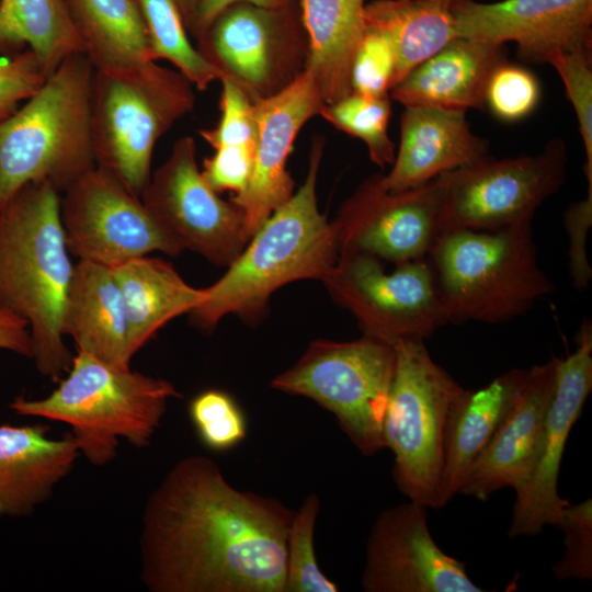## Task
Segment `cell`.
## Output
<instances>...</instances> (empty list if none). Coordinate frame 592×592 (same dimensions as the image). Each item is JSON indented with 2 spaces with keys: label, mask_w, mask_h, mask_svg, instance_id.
Segmentation results:
<instances>
[{
  "label": "cell",
  "mask_w": 592,
  "mask_h": 592,
  "mask_svg": "<svg viewBox=\"0 0 592 592\" xmlns=\"http://www.w3.org/2000/svg\"><path fill=\"white\" fill-rule=\"evenodd\" d=\"M293 513L232 487L213 459L185 456L144 505L140 581L151 592H285Z\"/></svg>",
  "instance_id": "obj_1"
},
{
  "label": "cell",
  "mask_w": 592,
  "mask_h": 592,
  "mask_svg": "<svg viewBox=\"0 0 592 592\" xmlns=\"http://www.w3.org/2000/svg\"><path fill=\"white\" fill-rule=\"evenodd\" d=\"M574 351L557 357L553 394L531 470L516 494L509 537L536 536L555 526L568 503L558 494L561 459L570 431L592 390V323L584 320Z\"/></svg>",
  "instance_id": "obj_15"
},
{
  "label": "cell",
  "mask_w": 592,
  "mask_h": 592,
  "mask_svg": "<svg viewBox=\"0 0 592 592\" xmlns=\"http://www.w3.org/2000/svg\"><path fill=\"white\" fill-rule=\"evenodd\" d=\"M180 397L167 379L77 350L70 368L47 397L21 395L9 407L19 415L68 424L80 455L93 466H105L116 457L119 439L136 448L149 446L169 400Z\"/></svg>",
  "instance_id": "obj_4"
},
{
  "label": "cell",
  "mask_w": 592,
  "mask_h": 592,
  "mask_svg": "<svg viewBox=\"0 0 592 592\" xmlns=\"http://www.w3.org/2000/svg\"><path fill=\"white\" fill-rule=\"evenodd\" d=\"M255 145L223 146L203 161L202 175L217 193H241L251 177Z\"/></svg>",
  "instance_id": "obj_41"
},
{
  "label": "cell",
  "mask_w": 592,
  "mask_h": 592,
  "mask_svg": "<svg viewBox=\"0 0 592 592\" xmlns=\"http://www.w3.org/2000/svg\"><path fill=\"white\" fill-rule=\"evenodd\" d=\"M566 162L563 141L554 139L537 155L501 160L489 155L439 175V237L531 225L538 207L563 184Z\"/></svg>",
  "instance_id": "obj_10"
},
{
  "label": "cell",
  "mask_w": 592,
  "mask_h": 592,
  "mask_svg": "<svg viewBox=\"0 0 592 592\" xmlns=\"http://www.w3.org/2000/svg\"><path fill=\"white\" fill-rule=\"evenodd\" d=\"M527 368H512L486 386L464 389L454 402L445 429L440 504L459 493L467 475L512 408Z\"/></svg>",
  "instance_id": "obj_25"
},
{
  "label": "cell",
  "mask_w": 592,
  "mask_h": 592,
  "mask_svg": "<svg viewBox=\"0 0 592 592\" xmlns=\"http://www.w3.org/2000/svg\"><path fill=\"white\" fill-rule=\"evenodd\" d=\"M177 4L184 24L187 29V32L192 33L196 12L200 5L201 0H173Z\"/></svg>",
  "instance_id": "obj_45"
},
{
  "label": "cell",
  "mask_w": 592,
  "mask_h": 592,
  "mask_svg": "<svg viewBox=\"0 0 592 592\" xmlns=\"http://www.w3.org/2000/svg\"><path fill=\"white\" fill-rule=\"evenodd\" d=\"M488 156V143L471 132L464 111L405 106L399 147L382 184L390 192L414 189Z\"/></svg>",
  "instance_id": "obj_20"
},
{
  "label": "cell",
  "mask_w": 592,
  "mask_h": 592,
  "mask_svg": "<svg viewBox=\"0 0 592 592\" xmlns=\"http://www.w3.org/2000/svg\"><path fill=\"white\" fill-rule=\"evenodd\" d=\"M428 258L452 323L510 321L556 289L538 264L531 225L451 231Z\"/></svg>",
  "instance_id": "obj_6"
},
{
  "label": "cell",
  "mask_w": 592,
  "mask_h": 592,
  "mask_svg": "<svg viewBox=\"0 0 592 592\" xmlns=\"http://www.w3.org/2000/svg\"><path fill=\"white\" fill-rule=\"evenodd\" d=\"M197 49L254 103L294 82L308 61L299 8L269 9L238 2L196 37Z\"/></svg>",
  "instance_id": "obj_11"
},
{
  "label": "cell",
  "mask_w": 592,
  "mask_h": 592,
  "mask_svg": "<svg viewBox=\"0 0 592 592\" xmlns=\"http://www.w3.org/2000/svg\"><path fill=\"white\" fill-rule=\"evenodd\" d=\"M94 68L68 57L0 121V208L24 185L45 181L60 194L95 167L91 136Z\"/></svg>",
  "instance_id": "obj_5"
},
{
  "label": "cell",
  "mask_w": 592,
  "mask_h": 592,
  "mask_svg": "<svg viewBox=\"0 0 592 592\" xmlns=\"http://www.w3.org/2000/svg\"><path fill=\"white\" fill-rule=\"evenodd\" d=\"M441 190L436 178L421 186L390 192L382 174L363 181L332 221L339 251L371 254L396 265L428 257L439 238Z\"/></svg>",
  "instance_id": "obj_16"
},
{
  "label": "cell",
  "mask_w": 592,
  "mask_h": 592,
  "mask_svg": "<svg viewBox=\"0 0 592 592\" xmlns=\"http://www.w3.org/2000/svg\"><path fill=\"white\" fill-rule=\"evenodd\" d=\"M48 430L0 424V516L31 515L72 470L80 455L73 437L52 439Z\"/></svg>",
  "instance_id": "obj_22"
},
{
  "label": "cell",
  "mask_w": 592,
  "mask_h": 592,
  "mask_svg": "<svg viewBox=\"0 0 592 592\" xmlns=\"http://www.w3.org/2000/svg\"><path fill=\"white\" fill-rule=\"evenodd\" d=\"M48 73L31 50L0 64V121L20 107L46 81Z\"/></svg>",
  "instance_id": "obj_40"
},
{
  "label": "cell",
  "mask_w": 592,
  "mask_h": 592,
  "mask_svg": "<svg viewBox=\"0 0 592 592\" xmlns=\"http://www.w3.org/2000/svg\"><path fill=\"white\" fill-rule=\"evenodd\" d=\"M331 297L353 314L363 334L395 343L422 339L448 323L433 271L424 259L386 272L379 259L341 250L322 280Z\"/></svg>",
  "instance_id": "obj_12"
},
{
  "label": "cell",
  "mask_w": 592,
  "mask_h": 592,
  "mask_svg": "<svg viewBox=\"0 0 592 592\" xmlns=\"http://www.w3.org/2000/svg\"><path fill=\"white\" fill-rule=\"evenodd\" d=\"M390 98L367 96L351 92L345 98L325 104L320 114L335 128L361 139L371 160L380 168L392 164L395 145L388 135Z\"/></svg>",
  "instance_id": "obj_32"
},
{
  "label": "cell",
  "mask_w": 592,
  "mask_h": 592,
  "mask_svg": "<svg viewBox=\"0 0 592 592\" xmlns=\"http://www.w3.org/2000/svg\"><path fill=\"white\" fill-rule=\"evenodd\" d=\"M454 2L374 0L365 4V27L386 35L394 47V87L457 37L452 11Z\"/></svg>",
  "instance_id": "obj_28"
},
{
  "label": "cell",
  "mask_w": 592,
  "mask_h": 592,
  "mask_svg": "<svg viewBox=\"0 0 592 592\" xmlns=\"http://www.w3.org/2000/svg\"><path fill=\"white\" fill-rule=\"evenodd\" d=\"M121 291L134 356L167 322L190 314L206 298L160 258L138 257L110 267Z\"/></svg>",
  "instance_id": "obj_26"
},
{
  "label": "cell",
  "mask_w": 592,
  "mask_h": 592,
  "mask_svg": "<svg viewBox=\"0 0 592 592\" xmlns=\"http://www.w3.org/2000/svg\"><path fill=\"white\" fill-rule=\"evenodd\" d=\"M0 350L32 357L31 334L26 321L3 309H0Z\"/></svg>",
  "instance_id": "obj_43"
},
{
  "label": "cell",
  "mask_w": 592,
  "mask_h": 592,
  "mask_svg": "<svg viewBox=\"0 0 592 592\" xmlns=\"http://www.w3.org/2000/svg\"><path fill=\"white\" fill-rule=\"evenodd\" d=\"M195 103L193 84L156 62L94 70L91 136L95 166L140 196L151 177L155 146Z\"/></svg>",
  "instance_id": "obj_7"
},
{
  "label": "cell",
  "mask_w": 592,
  "mask_h": 592,
  "mask_svg": "<svg viewBox=\"0 0 592 592\" xmlns=\"http://www.w3.org/2000/svg\"><path fill=\"white\" fill-rule=\"evenodd\" d=\"M61 332L76 341L77 350L129 368L133 356L121 291L110 267L78 260L66 292Z\"/></svg>",
  "instance_id": "obj_24"
},
{
  "label": "cell",
  "mask_w": 592,
  "mask_h": 592,
  "mask_svg": "<svg viewBox=\"0 0 592 592\" xmlns=\"http://www.w3.org/2000/svg\"><path fill=\"white\" fill-rule=\"evenodd\" d=\"M428 506L409 500L383 510L371 527L361 585L366 592H481L466 566L443 551Z\"/></svg>",
  "instance_id": "obj_17"
},
{
  "label": "cell",
  "mask_w": 592,
  "mask_h": 592,
  "mask_svg": "<svg viewBox=\"0 0 592 592\" xmlns=\"http://www.w3.org/2000/svg\"><path fill=\"white\" fill-rule=\"evenodd\" d=\"M163 234L181 251L228 266L249 241L241 210L218 196L204 180L191 136L179 138L140 194Z\"/></svg>",
  "instance_id": "obj_13"
},
{
  "label": "cell",
  "mask_w": 592,
  "mask_h": 592,
  "mask_svg": "<svg viewBox=\"0 0 592 592\" xmlns=\"http://www.w3.org/2000/svg\"><path fill=\"white\" fill-rule=\"evenodd\" d=\"M565 534V554L553 567L558 580L592 577V500L563 506L555 525Z\"/></svg>",
  "instance_id": "obj_37"
},
{
  "label": "cell",
  "mask_w": 592,
  "mask_h": 592,
  "mask_svg": "<svg viewBox=\"0 0 592 592\" xmlns=\"http://www.w3.org/2000/svg\"><path fill=\"white\" fill-rule=\"evenodd\" d=\"M60 220L68 251L78 260L112 267L151 252H182L140 196L96 166L61 193Z\"/></svg>",
  "instance_id": "obj_14"
},
{
  "label": "cell",
  "mask_w": 592,
  "mask_h": 592,
  "mask_svg": "<svg viewBox=\"0 0 592 592\" xmlns=\"http://www.w3.org/2000/svg\"><path fill=\"white\" fill-rule=\"evenodd\" d=\"M220 82V119L213 128L201 129V137L214 149L223 146L255 145L253 102L230 80L224 78Z\"/></svg>",
  "instance_id": "obj_39"
},
{
  "label": "cell",
  "mask_w": 592,
  "mask_h": 592,
  "mask_svg": "<svg viewBox=\"0 0 592 592\" xmlns=\"http://www.w3.org/2000/svg\"><path fill=\"white\" fill-rule=\"evenodd\" d=\"M146 25L152 61H170L196 89L204 91L219 70L192 45L187 29L173 0H137Z\"/></svg>",
  "instance_id": "obj_31"
},
{
  "label": "cell",
  "mask_w": 592,
  "mask_h": 592,
  "mask_svg": "<svg viewBox=\"0 0 592 592\" xmlns=\"http://www.w3.org/2000/svg\"><path fill=\"white\" fill-rule=\"evenodd\" d=\"M392 345L396 368L383 436L394 455V481L409 500L440 509L446 423L464 388L434 362L422 339Z\"/></svg>",
  "instance_id": "obj_8"
},
{
  "label": "cell",
  "mask_w": 592,
  "mask_h": 592,
  "mask_svg": "<svg viewBox=\"0 0 592 592\" xmlns=\"http://www.w3.org/2000/svg\"><path fill=\"white\" fill-rule=\"evenodd\" d=\"M189 415L200 441L212 451L230 449L247 435L243 412L230 395L219 389L197 394L190 401Z\"/></svg>",
  "instance_id": "obj_34"
},
{
  "label": "cell",
  "mask_w": 592,
  "mask_h": 592,
  "mask_svg": "<svg viewBox=\"0 0 592 592\" xmlns=\"http://www.w3.org/2000/svg\"><path fill=\"white\" fill-rule=\"evenodd\" d=\"M323 147L321 137L312 140L304 183L259 227L226 273L205 288V300L190 312L197 328L212 331L230 314L253 321L276 289L298 280L322 281L334 266L337 230L320 213L316 193Z\"/></svg>",
  "instance_id": "obj_3"
},
{
  "label": "cell",
  "mask_w": 592,
  "mask_h": 592,
  "mask_svg": "<svg viewBox=\"0 0 592 592\" xmlns=\"http://www.w3.org/2000/svg\"><path fill=\"white\" fill-rule=\"evenodd\" d=\"M504 59L503 45L456 37L410 71L390 98L403 106L483 110L488 80Z\"/></svg>",
  "instance_id": "obj_23"
},
{
  "label": "cell",
  "mask_w": 592,
  "mask_h": 592,
  "mask_svg": "<svg viewBox=\"0 0 592 592\" xmlns=\"http://www.w3.org/2000/svg\"><path fill=\"white\" fill-rule=\"evenodd\" d=\"M540 100V84L527 68L501 61L492 71L486 88L485 104L504 122H517L534 112Z\"/></svg>",
  "instance_id": "obj_35"
},
{
  "label": "cell",
  "mask_w": 592,
  "mask_h": 592,
  "mask_svg": "<svg viewBox=\"0 0 592 592\" xmlns=\"http://www.w3.org/2000/svg\"><path fill=\"white\" fill-rule=\"evenodd\" d=\"M238 2L269 9H292L299 8L300 0H201L191 34L196 37L223 10Z\"/></svg>",
  "instance_id": "obj_44"
},
{
  "label": "cell",
  "mask_w": 592,
  "mask_h": 592,
  "mask_svg": "<svg viewBox=\"0 0 592 592\" xmlns=\"http://www.w3.org/2000/svg\"><path fill=\"white\" fill-rule=\"evenodd\" d=\"M557 357L527 368L505 419L473 464L459 493L486 501L496 491L514 490L526 479L553 394Z\"/></svg>",
  "instance_id": "obj_21"
},
{
  "label": "cell",
  "mask_w": 592,
  "mask_h": 592,
  "mask_svg": "<svg viewBox=\"0 0 592 592\" xmlns=\"http://www.w3.org/2000/svg\"><path fill=\"white\" fill-rule=\"evenodd\" d=\"M365 0H300L309 47L306 69L325 104L352 92L351 70L365 33Z\"/></svg>",
  "instance_id": "obj_27"
},
{
  "label": "cell",
  "mask_w": 592,
  "mask_h": 592,
  "mask_svg": "<svg viewBox=\"0 0 592 592\" xmlns=\"http://www.w3.org/2000/svg\"><path fill=\"white\" fill-rule=\"evenodd\" d=\"M320 499L308 494L293 513L286 538L285 592H337L338 585L323 574L315 551V527Z\"/></svg>",
  "instance_id": "obj_33"
},
{
  "label": "cell",
  "mask_w": 592,
  "mask_h": 592,
  "mask_svg": "<svg viewBox=\"0 0 592 592\" xmlns=\"http://www.w3.org/2000/svg\"><path fill=\"white\" fill-rule=\"evenodd\" d=\"M457 37L503 45L521 60L549 62L558 53L592 50V0H455Z\"/></svg>",
  "instance_id": "obj_18"
},
{
  "label": "cell",
  "mask_w": 592,
  "mask_h": 592,
  "mask_svg": "<svg viewBox=\"0 0 592 592\" xmlns=\"http://www.w3.org/2000/svg\"><path fill=\"white\" fill-rule=\"evenodd\" d=\"M396 55L386 35L365 27L351 70L352 92L385 96L394 87Z\"/></svg>",
  "instance_id": "obj_38"
},
{
  "label": "cell",
  "mask_w": 592,
  "mask_h": 592,
  "mask_svg": "<svg viewBox=\"0 0 592 592\" xmlns=\"http://www.w3.org/2000/svg\"><path fill=\"white\" fill-rule=\"evenodd\" d=\"M31 50L48 75L83 46L62 0H0V54Z\"/></svg>",
  "instance_id": "obj_30"
},
{
  "label": "cell",
  "mask_w": 592,
  "mask_h": 592,
  "mask_svg": "<svg viewBox=\"0 0 592 592\" xmlns=\"http://www.w3.org/2000/svg\"><path fill=\"white\" fill-rule=\"evenodd\" d=\"M325 102L306 69L281 92L253 103L257 141L251 177L230 201L241 210L250 238L295 192L287 159L301 127L320 114Z\"/></svg>",
  "instance_id": "obj_19"
},
{
  "label": "cell",
  "mask_w": 592,
  "mask_h": 592,
  "mask_svg": "<svg viewBox=\"0 0 592 592\" xmlns=\"http://www.w3.org/2000/svg\"><path fill=\"white\" fill-rule=\"evenodd\" d=\"M395 368L394 345L379 339L317 340L271 387L317 402L364 456H372L386 448L383 423Z\"/></svg>",
  "instance_id": "obj_9"
},
{
  "label": "cell",
  "mask_w": 592,
  "mask_h": 592,
  "mask_svg": "<svg viewBox=\"0 0 592 592\" xmlns=\"http://www.w3.org/2000/svg\"><path fill=\"white\" fill-rule=\"evenodd\" d=\"M60 195L48 182H32L0 208V309L26 321L31 358L54 383L73 357L61 332L75 264L61 226Z\"/></svg>",
  "instance_id": "obj_2"
},
{
  "label": "cell",
  "mask_w": 592,
  "mask_h": 592,
  "mask_svg": "<svg viewBox=\"0 0 592 592\" xmlns=\"http://www.w3.org/2000/svg\"><path fill=\"white\" fill-rule=\"evenodd\" d=\"M94 70L130 68L151 59L137 0H62Z\"/></svg>",
  "instance_id": "obj_29"
},
{
  "label": "cell",
  "mask_w": 592,
  "mask_h": 592,
  "mask_svg": "<svg viewBox=\"0 0 592 592\" xmlns=\"http://www.w3.org/2000/svg\"><path fill=\"white\" fill-rule=\"evenodd\" d=\"M559 73L574 109L585 150L584 172L592 189V70L591 50L558 53L549 62Z\"/></svg>",
  "instance_id": "obj_36"
},
{
  "label": "cell",
  "mask_w": 592,
  "mask_h": 592,
  "mask_svg": "<svg viewBox=\"0 0 592 592\" xmlns=\"http://www.w3.org/2000/svg\"><path fill=\"white\" fill-rule=\"evenodd\" d=\"M569 238V271L572 285L578 291L589 287L592 269L587 257V237L592 224V190L583 201L571 204L563 216Z\"/></svg>",
  "instance_id": "obj_42"
}]
</instances>
